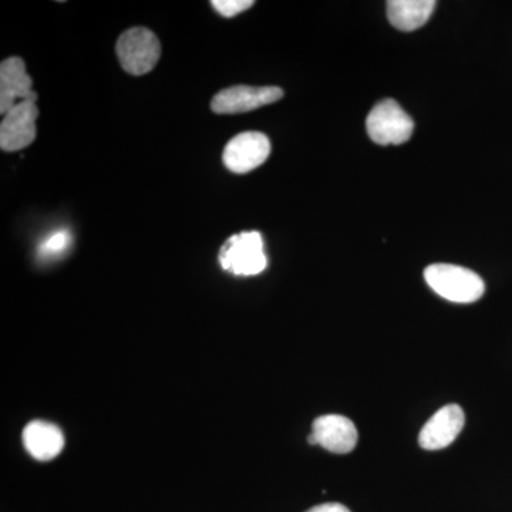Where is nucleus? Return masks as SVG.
I'll list each match as a JSON object with an SVG mask.
<instances>
[{
    "mask_svg": "<svg viewBox=\"0 0 512 512\" xmlns=\"http://www.w3.org/2000/svg\"><path fill=\"white\" fill-rule=\"evenodd\" d=\"M32 79L20 57H9L0 64V113L5 116L16 104L36 100Z\"/></svg>",
    "mask_w": 512,
    "mask_h": 512,
    "instance_id": "nucleus-10",
    "label": "nucleus"
},
{
    "mask_svg": "<svg viewBox=\"0 0 512 512\" xmlns=\"http://www.w3.org/2000/svg\"><path fill=\"white\" fill-rule=\"evenodd\" d=\"M306 512H350L348 507L345 505L338 503H326L316 505V507L311 508V510Z\"/></svg>",
    "mask_w": 512,
    "mask_h": 512,
    "instance_id": "nucleus-15",
    "label": "nucleus"
},
{
    "mask_svg": "<svg viewBox=\"0 0 512 512\" xmlns=\"http://www.w3.org/2000/svg\"><path fill=\"white\" fill-rule=\"evenodd\" d=\"M466 424V416L458 404H447L421 429L419 444L423 450H443L453 444Z\"/></svg>",
    "mask_w": 512,
    "mask_h": 512,
    "instance_id": "nucleus-9",
    "label": "nucleus"
},
{
    "mask_svg": "<svg viewBox=\"0 0 512 512\" xmlns=\"http://www.w3.org/2000/svg\"><path fill=\"white\" fill-rule=\"evenodd\" d=\"M424 279L437 295L454 303L477 302L485 292L481 276L463 266L430 265L424 271Z\"/></svg>",
    "mask_w": 512,
    "mask_h": 512,
    "instance_id": "nucleus-1",
    "label": "nucleus"
},
{
    "mask_svg": "<svg viewBox=\"0 0 512 512\" xmlns=\"http://www.w3.org/2000/svg\"><path fill=\"white\" fill-rule=\"evenodd\" d=\"M367 134L380 146H399L410 140L414 121L397 101L382 100L370 111L366 120Z\"/></svg>",
    "mask_w": 512,
    "mask_h": 512,
    "instance_id": "nucleus-3",
    "label": "nucleus"
},
{
    "mask_svg": "<svg viewBox=\"0 0 512 512\" xmlns=\"http://www.w3.org/2000/svg\"><path fill=\"white\" fill-rule=\"evenodd\" d=\"M26 451L37 461H50L62 453L64 437L62 430L49 421H30L22 434Z\"/></svg>",
    "mask_w": 512,
    "mask_h": 512,
    "instance_id": "nucleus-11",
    "label": "nucleus"
},
{
    "mask_svg": "<svg viewBox=\"0 0 512 512\" xmlns=\"http://www.w3.org/2000/svg\"><path fill=\"white\" fill-rule=\"evenodd\" d=\"M116 52L121 67L127 73L143 76L150 73L160 60V40L150 29L131 28L117 40Z\"/></svg>",
    "mask_w": 512,
    "mask_h": 512,
    "instance_id": "nucleus-4",
    "label": "nucleus"
},
{
    "mask_svg": "<svg viewBox=\"0 0 512 512\" xmlns=\"http://www.w3.org/2000/svg\"><path fill=\"white\" fill-rule=\"evenodd\" d=\"M387 18L394 28L402 32H413L429 22L437 3L434 0H390Z\"/></svg>",
    "mask_w": 512,
    "mask_h": 512,
    "instance_id": "nucleus-12",
    "label": "nucleus"
},
{
    "mask_svg": "<svg viewBox=\"0 0 512 512\" xmlns=\"http://www.w3.org/2000/svg\"><path fill=\"white\" fill-rule=\"evenodd\" d=\"M359 434L355 423L339 414H326L313 421L309 444L320 446L333 454H348L355 450Z\"/></svg>",
    "mask_w": 512,
    "mask_h": 512,
    "instance_id": "nucleus-8",
    "label": "nucleus"
},
{
    "mask_svg": "<svg viewBox=\"0 0 512 512\" xmlns=\"http://www.w3.org/2000/svg\"><path fill=\"white\" fill-rule=\"evenodd\" d=\"M39 109L36 100H26L8 111L0 124V147L8 153L29 147L36 138Z\"/></svg>",
    "mask_w": 512,
    "mask_h": 512,
    "instance_id": "nucleus-7",
    "label": "nucleus"
},
{
    "mask_svg": "<svg viewBox=\"0 0 512 512\" xmlns=\"http://www.w3.org/2000/svg\"><path fill=\"white\" fill-rule=\"evenodd\" d=\"M271 154V141L259 131H245L232 138L225 147L222 160L235 174H247L261 167Z\"/></svg>",
    "mask_w": 512,
    "mask_h": 512,
    "instance_id": "nucleus-5",
    "label": "nucleus"
},
{
    "mask_svg": "<svg viewBox=\"0 0 512 512\" xmlns=\"http://www.w3.org/2000/svg\"><path fill=\"white\" fill-rule=\"evenodd\" d=\"M211 6L224 18H235L239 13L251 9L254 2L252 0H212Z\"/></svg>",
    "mask_w": 512,
    "mask_h": 512,
    "instance_id": "nucleus-14",
    "label": "nucleus"
},
{
    "mask_svg": "<svg viewBox=\"0 0 512 512\" xmlns=\"http://www.w3.org/2000/svg\"><path fill=\"white\" fill-rule=\"evenodd\" d=\"M72 242V234L67 229H60L43 239L42 244L39 245V256L42 259L60 258L70 248Z\"/></svg>",
    "mask_w": 512,
    "mask_h": 512,
    "instance_id": "nucleus-13",
    "label": "nucleus"
},
{
    "mask_svg": "<svg viewBox=\"0 0 512 512\" xmlns=\"http://www.w3.org/2000/svg\"><path fill=\"white\" fill-rule=\"evenodd\" d=\"M284 97V90L276 86H232L215 94L211 109L217 114H241L276 103Z\"/></svg>",
    "mask_w": 512,
    "mask_h": 512,
    "instance_id": "nucleus-6",
    "label": "nucleus"
},
{
    "mask_svg": "<svg viewBox=\"0 0 512 512\" xmlns=\"http://www.w3.org/2000/svg\"><path fill=\"white\" fill-rule=\"evenodd\" d=\"M218 259L224 271L237 276L258 275L268 266L264 239L256 231L232 235L222 245Z\"/></svg>",
    "mask_w": 512,
    "mask_h": 512,
    "instance_id": "nucleus-2",
    "label": "nucleus"
}]
</instances>
